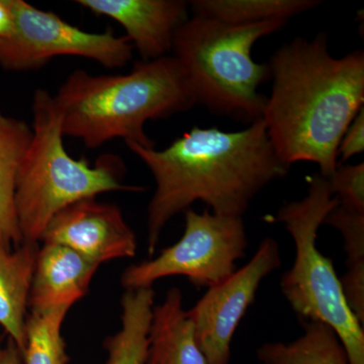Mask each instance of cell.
Here are the masks:
<instances>
[{
  "label": "cell",
  "mask_w": 364,
  "mask_h": 364,
  "mask_svg": "<svg viewBox=\"0 0 364 364\" xmlns=\"http://www.w3.org/2000/svg\"><path fill=\"white\" fill-rule=\"evenodd\" d=\"M287 21L229 25L193 16L176 31L171 51L196 105L214 114L252 124L262 119L267 97L260 85L270 78L267 64L254 61L258 40L279 32Z\"/></svg>",
  "instance_id": "5b68a950"
},
{
  "label": "cell",
  "mask_w": 364,
  "mask_h": 364,
  "mask_svg": "<svg viewBox=\"0 0 364 364\" xmlns=\"http://www.w3.org/2000/svg\"><path fill=\"white\" fill-rule=\"evenodd\" d=\"M39 245L14 246L0 231V326L21 352L26 346L28 294Z\"/></svg>",
  "instance_id": "4fadbf2b"
},
{
  "label": "cell",
  "mask_w": 364,
  "mask_h": 364,
  "mask_svg": "<svg viewBox=\"0 0 364 364\" xmlns=\"http://www.w3.org/2000/svg\"><path fill=\"white\" fill-rule=\"evenodd\" d=\"M23 355L20 349L11 339H9L7 345L4 347V356L0 364H23Z\"/></svg>",
  "instance_id": "cb8c5ba5"
},
{
  "label": "cell",
  "mask_w": 364,
  "mask_h": 364,
  "mask_svg": "<svg viewBox=\"0 0 364 364\" xmlns=\"http://www.w3.org/2000/svg\"><path fill=\"white\" fill-rule=\"evenodd\" d=\"M152 287L126 291L122 298L121 330L105 341V364H145L154 306Z\"/></svg>",
  "instance_id": "2e32d148"
},
{
  "label": "cell",
  "mask_w": 364,
  "mask_h": 364,
  "mask_svg": "<svg viewBox=\"0 0 364 364\" xmlns=\"http://www.w3.org/2000/svg\"><path fill=\"white\" fill-rule=\"evenodd\" d=\"M32 136L28 124L0 109V231L14 246L23 243L14 207L16 176Z\"/></svg>",
  "instance_id": "9a60e30c"
},
{
  "label": "cell",
  "mask_w": 364,
  "mask_h": 364,
  "mask_svg": "<svg viewBox=\"0 0 364 364\" xmlns=\"http://www.w3.org/2000/svg\"><path fill=\"white\" fill-rule=\"evenodd\" d=\"M54 100L64 136L79 139L90 149L117 138L155 148L146 134V123L196 105L172 56L136 62L128 74L92 75L78 69L60 86Z\"/></svg>",
  "instance_id": "3957f363"
},
{
  "label": "cell",
  "mask_w": 364,
  "mask_h": 364,
  "mask_svg": "<svg viewBox=\"0 0 364 364\" xmlns=\"http://www.w3.org/2000/svg\"><path fill=\"white\" fill-rule=\"evenodd\" d=\"M318 0H196L193 16L229 23L253 25L269 21H287L320 6Z\"/></svg>",
  "instance_id": "ac0fdd59"
},
{
  "label": "cell",
  "mask_w": 364,
  "mask_h": 364,
  "mask_svg": "<svg viewBox=\"0 0 364 364\" xmlns=\"http://www.w3.org/2000/svg\"><path fill=\"white\" fill-rule=\"evenodd\" d=\"M364 150V109L358 112L355 119L345 131L338 147V158L341 163L347 161Z\"/></svg>",
  "instance_id": "603a6c76"
},
{
  "label": "cell",
  "mask_w": 364,
  "mask_h": 364,
  "mask_svg": "<svg viewBox=\"0 0 364 364\" xmlns=\"http://www.w3.org/2000/svg\"><path fill=\"white\" fill-rule=\"evenodd\" d=\"M145 364H210L196 342L195 329L183 308L178 287L153 306Z\"/></svg>",
  "instance_id": "5bb4252c"
},
{
  "label": "cell",
  "mask_w": 364,
  "mask_h": 364,
  "mask_svg": "<svg viewBox=\"0 0 364 364\" xmlns=\"http://www.w3.org/2000/svg\"><path fill=\"white\" fill-rule=\"evenodd\" d=\"M69 308L32 311L26 316V346L23 360L26 364H68L66 343L61 328Z\"/></svg>",
  "instance_id": "d6986e66"
},
{
  "label": "cell",
  "mask_w": 364,
  "mask_h": 364,
  "mask_svg": "<svg viewBox=\"0 0 364 364\" xmlns=\"http://www.w3.org/2000/svg\"><path fill=\"white\" fill-rule=\"evenodd\" d=\"M43 243L58 244L102 264L136 255V238L122 210L95 198L72 203L52 218L41 236Z\"/></svg>",
  "instance_id": "30bf717a"
},
{
  "label": "cell",
  "mask_w": 364,
  "mask_h": 364,
  "mask_svg": "<svg viewBox=\"0 0 364 364\" xmlns=\"http://www.w3.org/2000/svg\"><path fill=\"white\" fill-rule=\"evenodd\" d=\"M272 95L262 119L282 162H313L328 178L338 167V147L364 104V53L335 58L328 37L296 38L269 63Z\"/></svg>",
  "instance_id": "7a4b0ae2"
},
{
  "label": "cell",
  "mask_w": 364,
  "mask_h": 364,
  "mask_svg": "<svg viewBox=\"0 0 364 364\" xmlns=\"http://www.w3.org/2000/svg\"><path fill=\"white\" fill-rule=\"evenodd\" d=\"M333 195L345 207L364 213V164L341 165L328 177Z\"/></svg>",
  "instance_id": "44dd1931"
},
{
  "label": "cell",
  "mask_w": 364,
  "mask_h": 364,
  "mask_svg": "<svg viewBox=\"0 0 364 364\" xmlns=\"http://www.w3.org/2000/svg\"><path fill=\"white\" fill-rule=\"evenodd\" d=\"M304 333L294 341L267 342L256 351L262 364H349L343 344L331 327L304 321Z\"/></svg>",
  "instance_id": "e0dca14e"
},
{
  "label": "cell",
  "mask_w": 364,
  "mask_h": 364,
  "mask_svg": "<svg viewBox=\"0 0 364 364\" xmlns=\"http://www.w3.org/2000/svg\"><path fill=\"white\" fill-rule=\"evenodd\" d=\"M248 247L243 218L186 210V229L181 240L164 249L154 259L124 269L126 291L152 287L157 280L182 275L198 289L220 284L236 272V261Z\"/></svg>",
  "instance_id": "52a82bcc"
},
{
  "label": "cell",
  "mask_w": 364,
  "mask_h": 364,
  "mask_svg": "<svg viewBox=\"0 0 364 364\" xmlns=\"http://www.w3.org/2000/svg\"><path fill=\"white\" fill-rule=\"evenodd\" d=\"M308 184L305 198L282 205L274 217L291 234L296 248L293 267L282 275L280 289L301 321L324 323L334 330L349 364H364L363 326L344 298L331 259L316 245L318 229L339 200L320 173L309 176Z\"/></svg>",
  "instance_id": "8992f818"
},
{
  "label": "cell",
  "mask_w": 364,
  "mask_h": 364,
  "mask_svg": "<svg viewBox=\"0 0 364 364\" xmlns=\"http://www.w3.org/2000/svg\"><path fill=\"white\" fill-rule=\"evenodd\" d=\"M76 4L123 26L142 61L167 56L176 31L188 18L189 4L182 0H77Z\"/></svg>",
  "instance_id": "8fae6325"
},
{
  "label": "cell",
  "mask_w": 364,
  "mask_h": 364,
  "mask_svg": "<svg viewBox=\"0 0 364 364\" xmlns=\"http://www.w3.org/2000/svg\"><path fill=\"white\" fill-rule=\"evenodd\" d=\"M282 267L279 243L263 239L247 264L215 286L189 311L196 339L210 364H230L235 332L255 301L261 282Z\"/></svg>",
  "instance_id": "9c48e42d"
},
{
  "label": "cell",
  "mask_w": 364,
  "mask_h": 364,
  "mask_svg": "<svg viewBox=\"0 0 364 364\" xmlns=\"http://www.w3.org/2000/svg\"><path fill=\"white\" fill-rule=\"evenodd\" d=\"M338 230L343 237L347 255V272L340 279L347 298L359 299L364 296V213L338 203L323 225Z\"/></svg>",
  "instance_id": "ffe728a7"
},
{
  "label": "cell",
  "mask_w": 364,
  "mask_h": 364,
  "mask_svg": "<svg viewBox=\"0 0 364 364\" xmlns=\"http://www.w3.org/2000/svg\"><path fill=\"white\" fill-rule=\"evenodd\" d=\"M127 146L156 184L148 205L150 256L167 223L193 203H205L215 215L243 218L256 196L291 168L273 149L262 119L236 132L193 127L162 150Z\"/></svg>",
  "instance_id": "6da1fadb"
},
{
  "label": "cell",
  "mask_w": 364,
  "mask_h": 364,
  "mask_svg": "<svg viewBox=\"0 0 364 364\" xmlns=\"http://www.w3.org/2000/svg\"><path fill=\"white\" fill-rule=\"evenodd\" d=\"M4 348H2V347L0 346V363H1L2 356H4Z\"/></svg>",
  "instance_id": "d4e9b609"
},
{
  "label": "cell",
  "mask_w": 364,
  "mask_h": 364,
  "mask_svg": "<svg viewBox=\"0 0 364 364\" xmlns=\"http://www.w3.org/2000/svg\"><path fill=\"white\" fill-rule=\"evenodd\" d=\"M98 267L70 248L44 243L38 251L28 306L32 311L70 309L87 294Z\"/></svg>",
  "instance_id": "7c38bea8"
},
{
  "label": "cell",
  "mask_w": 364,
  "mask_h": 364,
  "mask_svg": "<svg viewBox=\"0 0 364 364\" xmlns=\"http://www.w3.org/2000/svg\"><path fill=\"white\" fill-rule=\"evenodd\" d=\"M16 23L9 0H0V66L16 69Z\"/></svg>",
  "instance_id": "7402d4cb"
},
{
  "label": "cell",
  "mask_w": 364,
  "mask_h": 364,
  "mask_svg": "<svg viewBox=\"0 0 364 364\" xmlns=\"http://www.w3.org/2000/svg\"><path fill=\"white\" fill-rule=\"evenodd\" d=\"M16 23V70L39 69L57 56L92 60L105 68L126 66L134 47L126 36L112 30L90 33L72 26L52 11L23 0H9Z\"/></svg>",
  "instance_id": "ba28073f"
},
{
  "label": "cell",
  "mask_w": 364,
  "mask_h": 364,
  "mask_svg": "<svg viewBox=\"0 0 364 364\" xmlns=\"http://www.w3.org/2000/svg\"><path fill=\"white\" fill-rule=\"evenodd\" d=\"M32 130L14 193L23 243H39L52 218L72 203L109 191H142L123 184L124 164L119 157L102 155L91 166L85 158L77 160L68 154L61 114L47 90L33 93Z\"/></svg>",
  "instance_id": "277c9868"
}]
</instances>
